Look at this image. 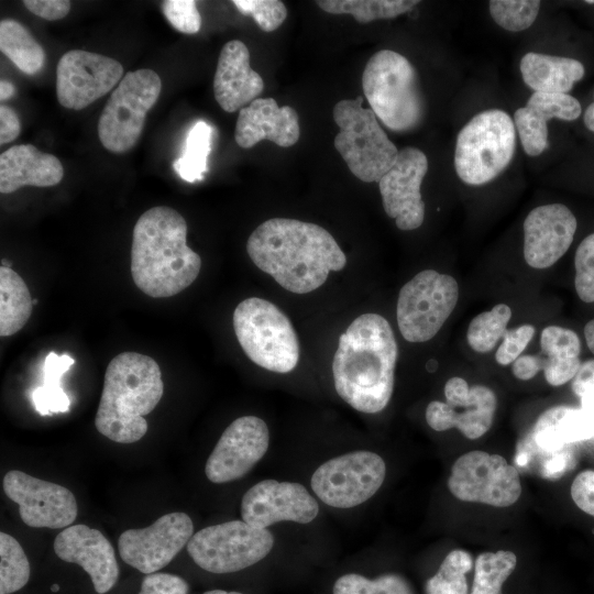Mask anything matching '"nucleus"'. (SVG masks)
<instances>
[{"label": "nucleus", "instance_id": "obj_50", "mask_svg": "<svg viewBox=\"0 0 594 594\" xmlns=\"http://www.w3.org/2000/svg\"><path fill=\"white\" fill-rule=\"evenodd\" d=\"M21 132V123L16 112L7 105L0 106V144L14 141Z\"/></svg>", "mask_w": 594, "mask_h": 594}, {"label": "nucleus", "instance_id": "obj_54", "mask_svg": "<svg viewBox=\"0 0 594 594\" xmlns=\"http://www.w3.org/2000/svg\"><path fill=\"white\" fill-rule=\"evenodd\" d=\"M14 92H15V88L13 84L3 79L0 81V100L1 101L10 99L11 97H13Z\"/></svg>", "mask_w": 594, "mask_h": 594}, {"label": "nucleus", "instance_id": "obj_13", "mask_svg": "<svg viewBox=\"0 0 594 594\" xmlns=\"http://www.w3.org/2000/svg\"><path fill=\"white\" fill-rule=\"evenodd\" d=\"M448 486L460 501L495 507H508L521 494L517 469L499 454L477 450L457 459Z\"/></svg>", "mask_w": 594, "mask_h": 594}, {"label": "nucleus", "instance_id": "obj_7", "mask_svg": "<svg viewBox=\"0 0 594 594\" xmlns=\"http://www.w3.org/2000/svg\"><path fill=\"white\" fill-rule=\"evenodd\" d=\"M363 97L344 99L333 107L339 132L333 144L351 173L362 182L380 179L395 164L399 151L381 128L372 109L363 108Z\"/></svg>", "mask_w": 594, "mask_h": 594}, {"label": "nucleus", "instance_id": "obj_58", "mask_svg": "<svg viewBox=\"0 0 594 594\" xmlns=\"http://www.w3.org/2000/svg\"><path fill=\"white\" fill-rule=\"evenodd\" d=\"M58 590H59V585H58V584H53V585L51 586V591H52V592H57Z\"/></svg>", "mask_w": 594, "mask_h": 594}, {"label": "nucleus", "instance_id": "obj_24", "mask_svg": "<svg viewBox=\"0 0 594 594\" xmlns=\"http://www.w3.org/2000/svg\"><path fill=\"white\" fill-rule=\"evenodd\" d=\"M263 89L261 75L251 68L246 45L239 40L227 42L219 54L213 77L218 105L226 112L241 110L257 99Z\"/></svg>", "mask_w": 594, "mask_h": 594}, {"label": "nucleus", "instance_id": "obj_48", "mask_svg": "<svg viewBox=\"0 0 594 594\" xmlns=\"http://www.w3.org/2000/svg\"><path fill=\"white\" fill-rule=\"evenodd\" d=\"M571 497L584 513L594 516V471L579 473L571 485Z\"/></svg>", "mask_w": 594, "mask_h": 594}, {"label": "nucleus", "instance_id": "obj_19", "mask_svg": "<svg viewBox=\"0 0 594 594\" xmlns=\"http://www.w3.org/2000/svg\"><path fill=\"white\" fill-rule=\"evenodd\" d=\"M427 170L426 154L407 146L399 151L395 164L378 182L384 210L403 231L415 230L424 222L420 187Z\"/></svg>", "mask_w": 594, "mask_h": 594}, {"label": "nucleus", "instance_id": "obj_8", "mask_svg": "<svg viewBox=\"0 0 594 594\" xmlns=\"http://www.w3.org/2000/svg\"><path fill=\"white\" fill-rule=\"evenodd\" d=\"M516 148V128L503 110L490 109L474 116L459 132L454 168L468 185L496 178L510 163Z\"/></svg>", "mask_w": 594, "mask_h": 594}, {"label": "nucleus", "instance_id": "obj_38", "mask_svg": "<svg viewBox=\"0 0 594 594\" xmlns=\"http://www.w3.org/2000/svg\"><path fill=\"white\" fill-rule=\"evenodd\" d=\"M31 568L19 541L0 534V594H11L21 590L30 580Z\"/></svg>", "mask_w": 594, "mask_h": 594}, {"label": "nucleus", "instance_id": "obj_3", "mask_svg": "<svg viewBox=\"0 0 594 594\" xmlns=\"http://www.w3.org/2000/svg\"><path fill=\"white\" fill-rule=\"evenodd\" d=\"M187 222L175 209L146 210L133 228L131 275L136 287L154 298L170 297L198 277L201 258L186 242Z\"/></svg>", "mask_w": 594, "mask_h": 594}, {"label": "nucleus", "instance_id": "obj_55", "mask_svg": "<svg viewBox=\"0 0 594 594\" xmlns=\"http://www.w3.org/2000/svg\"><path fill=\"white\" fill-rule=\"evenodd\" d=\"M584 337L590 351L594 354V319L585 324Z\"/></svg>", "mask_w": 594, "mask_h": 594}, {"label": "nucleus", "instance_id": "obj_39", "mask_svg": "<svg viewBox=\"0 0 594 594\" xmlns=\"http://www.w3.org/2000/svg\"><path fill=\"white\" fill-rule=\"evenodd\" d=\"M332 594H414L408 582L398 574H384L370 580L358 573L340 576Z\"/></svg>", "mask_w": 594, "mask_h": 594}, {"label": "nucleus", "instance_id": "obj_40", "mask_svg": "<svg viewBox=\"0 0 594 594\" xmlns=\"http://www.w3.org/2000/svg\"><path fill=\"white\" fill-rule=\"evenodd\" d=\"M540 9L538 0H493L490 12L503 29L519 32L528 29L536 20Z\"/></svg>", "mask_w": 594, "mask_h": 594}, {"label": "nucleus", "instance_id": "obj_49", "mask_svg": "<svg viewBox=\"0 0 594 594\" xmlns=\"http://www.w3.org/2000/svg\"><path fill=\"white\" fill-rule=\"evenodd\" d=\"M23 4L33 14L48 21L63 19L70 10L68 0H24Z\"/></svg>", "mask_w": 594, "mask_h": 594}, {"label": "nucleus", "instance_id": "obj_52", "mask_svg": "<svg viewBox=\"0 0 594 594\" xmlns=\"http://www.w3.org/2000/svg\"><path fill=\"white\" fill-rule=\"evenodd\" d=\"M543 370V360L541 355L526 354L520 355L512 366L515 377L521 381H528L535 377Z\"/></svg>", "mask_w": 594, "mask_h": 594}, {"label": "nucleus", "instance_id": "obj_17", "mask_svg": "<svg viewBox=\"0 0 594 594\" xmlns=\"http://www.w3.org/2000/svg\"><path fill=\"white\" fill-rule=\"evenodd\" d=\"M4 494L19 505L22 521L33 528H67L77 517L74 494L57 483L44 481L19 470L3 477Z\"/></svg>", "mask_w": 594, "mask_h": 594}, {"label": "nucleus", "instance_id": "obj_34", "mask_svg": "<svg viewBox=\"0 0 594 594\" xmlns=\"http://www.w3.org/2000/svg\"><path fill=\"white\" fill-rule=\"evenodd\" d=\"M213 130L206 121H197L189 130L183 154L173 162L175 172L186 182L201 180L208 169Z\"/></svg>", "mask_w": 594, "mask_h": 594}, {"label": "nucleus", "instance_id": "obj_4", "mask_svg": "<svg viewBox=\"0 0 594 594\" xmlns=\"http://www.w3.org/2000/svg\"><path fill=\"white\" fill-rule=\"evenodd\" d=\"M164 393L162 372L154 359L122 352L107 366L95 417L99 433L118 443H133L147 431L148 415Z\"/></svg>", "mask_w": 594, "mask_h": 594}, {"label": "nucleus", "instance_id": "obj_10", "mask_svg": "<svg viewBox=\"0 0 594 594\" xmlns=\"http://www.w3.org/2000/svg\"><path fill=\"white\" fill-rule=\"evenodd\" d=\"M274 544L265 528L243 520H230L205 527L193 535L187 552L193 561L211 573H231L246 569L264 559Z\"/></svg>", "mask_w": 594, "mask_h": 594}, {"label": "nucleus", "instance_id": "obj_28", "mask_svg": "<svg viewBox=\"0 0 594 594\" xmlns=\"http://www.w3.org/2000/svg\"><path fill=\"white\" fill-rule=\"evenodd\" d=\"M543 373L552 386L573 380L581 366V341L571 329L559 326L546 327L540 337Z\"/></svg>", "mask_w": 594, "mask_h": 594}, {"label": "nucleus", "instance_id": "obj_18", "mask_svg": "<svg viewBox=\"0 0 594 594\" xmlns=\"http://www.w3.org/2000/svg\"><path fill=\"white\" fill-rule=\"evenodd\" d=\"M268 444L270 431L263 419L243 416L233 420L207 459V479L217 484L241 479L264 457Z\"/></svg>", "mask_w": 594, "mask_h": 594}, {"label": "nucleus", "instance_id": "obj_59", "mask_svg": "<svg viewBox=\"0 0 594 594\" xmlns=\"http://www.w3.org/2000/svg\"><path fill=\"white\" fill-rule=\"evenodd\" d=\"M586 2L587 3H594V0H587Z\"/></svg>", "mask_w": 594, "mask_h": 594}, {"label": "nucleus", "instance_id": "obj_37", "mask_svg": "<svg viewBox=\"0 0 594 594\" xmlns=\"http://www.w3.org/2000/svg\"><path fill=\"white\" fill-rule=\"evenodd\" d=\"M472 566L473 560L468 551H450L437 573L427 581V594H469L466 573Z\"/></svg>", "mask_w": 594, "mask_h": 594}, {"label": "nucleus", "instance_id": "obj_45", "mask_svg": "<svg viewBox=\"0 0 594 594\" xmlns=\"http://www.w3.org/2000/svg\"><path fill=\"white\" fill-rule=\"evenodd\" d=\"M162 12L178 32L195 34L200 30L201 16L194 0H165Z\"/></svg>", "mask_w": 594, "mask_h": 594}, {"label": "nucleus", "instance_id": "obj_25", "mask_svg": "<svg viewBox=\"0 0 594 594\" xmlns=\"http://www.w3.org/2000/svg\"><path fill=\"white\" fill-rule=\"evenodd\" d=\"M61 161L32 144L13 145L0 155V191L11 194L23 186L51 187L61 183Z\"/></svg>", "mask_w": 594, "mask_h": 594}, {"label": "nucleus", "instance_id": "obj_44", "mask_svg": "<svg viewBox=\"0 0 594 594\" xmlns=\"http://www.w3.org/2000/svg\"><path fill=\"white\" fill-rule=\"evenodd\" d=\"M574 267V286L579 298L584 302H594V233L579 244Z\"/></svg>", "mask_w": 594, "mask_h": 594}, {"label": "nucleus", "instance_id": "obj_33", "mask_svg": "<svg viewBox=\"0 0 594 594\" xmlns=\"http://www.w3.org/2000/svg\"><path fill=\"white\" fill-rule=\"evenodd\" d=\"M318 7L331 14H351L359 23L393 19L410 11L417 0H318Z\"/></svg>", "mask_w": 594, "mask_h": 594}, {"label": "nucleus", "instance_id": "obj_26", "mask_svg": "<svg viewBox=\"0 0 594 594\" xmlns=\"http://www.w3.org/2000/svg\"><path fill=\"white\" fill-rule=\"evenodd\" d=\"M536 446L560 450L594 438V428L581 408L554 406L543 411L528 432Z\"/></svg>", "mask_w": 594, "mask_h": 594}, {"label": "nucleus", "instance_id": "obj_46", "mask_svg": "<svg viewBox=\"0 0 594 594\" xmlns=\"http://www.w3.org/2000/svg\"><path fill=\"white\" fill-rule=\"evenodd\" d=\"M535 332V327L528 323L506 330L495 353L497 363L501 365L514 363L530 343Z\"/></svg>", "mask_w": 594, "mask_h": 594}, {"label": "nucleus", "instance_id": "obj_29", "mask_svg": "<svg viewBox=\"0 0 594 594\" xmlns=\"http://www.w3.org/2000/svg\"><path fill=\"white\" fill-rule=\"evenodd\" d=\"M33 299L22 277L10 267H0V336L20 331L31 317Z\"/></svg>", "mask_w": 594, "mask_h": 594}, {"label": "nucleus", "instance_id": "obj_6", "mask_svg": "<svg viewBox=\"0 0 594 594\" xmlns=\"http://www.w3.org/2000/svg\"><path fill=\"white\" fill-rule=\"evenodd\" d=\"M235 337L256 365L275 372H292L299 361V343L288 317L273 302L250 297L233 312Z\"/></svg>", "mask_w": 594, "mask_h": 594}, {"label": "nucleus", "instance_id": "obj_47", "mask_svg": "<svg viewBox=\"0 0 594 594\" xmlns=\"http://www.w3.org/2000/svg\"><path fill=\"white\" fill-rule=\"evenodd\" d=\"M189 585L180 576L155 572L146 574L139 594H188Z\"/></svg>", "mask_w": 594, "mask_h": 594}, {"label": "nucleus", "instance_id": "obj_16", "mask_svg": "<svg viewBox=\"0 0 594 594\" xmlns=\"http://www.w3.org/2000/svg\"><path fill=\"white\" fill-rule=\"evenodd\" d=\"M446 402L433 400L426 408V421L436 431L457 428L469 439L485 435L497 407L495 393L484 385L469 386L454 376L444 385Z\"/></svg>", "mask_w": 594, "mask_h": 594}, {"label": "nucleus", "instance_id": "obj_11", "mask_svg": "<svg viewBox=\"0 0 594 594\" xmlns=\"http://www.w3.org/2000/svg\"><path fill=\"white\" fill-rule=\"evenodd\" d=\"M459 285L454 277L435 270L415 275L400 289L396 307L403 338L419 343L432 339L454 310Z\"/></svg>", "mask_w": 594, "mask_h": 594}, {"label": "nucleus", "instance_id": "obj_51", "mask_svg": "<svg viewBox=\"0 0 594 594\" xmlns=\"http://www.w3.org/2000/svg\"><path fill=\"white\" fill-rule=\"evenodd\" d=\"M572 391L579 398L594 394V360L581 364L572 380Z\"/></svg>", "mask_w": 594, "mask_h": 594}, {"label": "nucleus", "instance_id": "obj_60", "mask_svg": "<svg viewBox=\"0 0 594 594\" xmlns=\"http://www.w3.org/2000/svg\"><path fill=\"white\" fill-rule=\"evenodd\" d=\"M37 304V299H33V305Z\"/></svg>", "mask_w": 594, "mask_h": 594}, {"label": "nucleus", "instance_id": "obj_5", "mask_svg": "<svg viewBox=\"0 0 594 594\" xmlns=\"http://www.w3.org/2000/svg\"><path fill=\"white\" fill-rule=\"evenodd\" d=\"M362 87L371 109L389 130L407 132L422 121L425 102L417 73L402 54L376 52L366 63Z\"/></svg>", "mask_w": 594, "mask_h": 594}, {"label": "nucleus", "instance_id": "obj_21", "mask_svg": "<svg viewBox=\"0 0 594 594\" xmlns=\"http://www.w3.org/2000/svg\"><path fill=\"white\" fill-rule=\"evenodd\" d=\"M578 222L564 205L536 207L524 221V257L526 263L543 270L557 263L569 250Z\"/></svg>", "mask_w": 594, "mask_h": 594}, {"label": "nucleus", "instance_id": "obj_42", "mask_svg": "<svg viewBox=\"0 0 594 594\" xmlns=\"http://www.w3.org/2000/svg\"><path fill=\"white\" fill-rule=\"evenodd\" d=\"M526 107L536 110L547 121L560 119L564 121L576 120L582 111L581 105L569 94L534 92Z\"/></svg>", "mask_w": 594, "mask_h": 594}, {"label": "nucleus", "instance_id": "obj_9", "mask_svg": "<svg viewBox=\"0 0 594 594\" xmlns=\"http://www.w3.org/2000/svg\"><path fill=\"white\" fill-rule=\"evenodd\" d=\"M161 90L162 80L152 69L141 68L124 75L98 121V136L105 148L120 154L136 144Z\"/></svg>", "mask_w": 594, "mask_h": 594}, {"label": "nucleus", "instance_id": "obj_30", "mask_svg": "<svg viewBox=\"0 0 594 594\" xmlns=\"http://www.w3.org/2000/svg\"><path fill=\"white\" fill-rule=\"evenodd\" d=\"M0 51L22 73L34 75L45 62V52L30 31L13 19L0 22Z\"/></svg>", "mask_w": 594, "mask_h": 594}, {"label": "nucleus", "instance_id": "obj_53", "mask_svg": "<svg viewBox=\"0 0 594 594\" xmlns=\"http://www.w3.org/2000/svg\"><path fill=\"white\" fill-rule=\"evenodd\" d=\"M581 409L585 413L594 428V394L586 395L580 398Z\"/></svg>", "mask_w": 594, "mask_h": 594}, {"label": "nucleus", "instance_id": "obj_15", "mask_svg": "<svg viewBox=\"0 0 594 594\" xmlns=\"http://www.w3.org/2000/svg\"><path fill=\"white\" fill-rule=\"evenodd\" d=\"M123 66L116 59L84 51L72 50L56 67V96L61 106L81 110L107 95L121 80Z\"/></svg>", "mask_w": 594, "mask_h": 594}, {"label": "nucleus", "instance_id": "obj_31", "mask_svg": "<svg viewBox=\"0 0 594 594\" xmlns=\"http://www.w3.org/2000/svg\"><path fill=\"white\" fill-rule=\"evenodd\" d=\"M515 464L544 479L557 480L575 466L572 446L560 450H548L535 444L529 433L519 440Z\"/></svg>", "mask_w": 594, "mask_h": 594}, {"label": "nucleus", "instance_id": "obj_56", "mask_svg": "<svg viewBox=\"0 0 594 594\" xmlns=\"http://www.w3.org/2000/svg\"><path fill=\"white\" fill-rule=\"evenodd\" d=\"M584 123L590 131L594 132V102H592L585 110Z\"/></svg>", "mask_w": 594, "mask_h": 594}, {"label": "nucleus", "instance_id": "obj_41", "mask_svg": "<svg viewBox=\"0 0 594 594\" xmlns=\"http://www.w3.org/2000/svg\"><path fill=\"white\" fill-rule=\"evenodd\" d=\"M514 124L527 155L538 156L548 147L547 120L536 110L528 107L517 109Z\"/></svg>", "mask_w": 594, "mask_h": 594}, {"label": "nucleus", "instance_id": "obj_20", "mask_svg": "<svg viewBox=\"0 0 594 594\" xmlns=\"http://www.w3.org/2000/svg\"><path fill=\"white\" fill-rule=\"evenodd\" d=\"M319 513V505L299 483L264 480L242 497L241 517L246 524L265 528L279 521L308 524Z\"/></svg>", "mask_w": 594, "mask_h": 594}, {"label": "nucleus", "instance_id": "obj_36", "mask_svg": "<svg viewBox=\"0 0 594 594\" xmlns=\"http://www.w3.org/2000/svg\"><path fill=\"white\" fill-rule=\"evenodd\" d=\"M510 318L512 309L506 304H497L491 310L479 314L468 327L469 345L479 353L490 352L503 338Z\"/></svg>", "mask_w": 594, "mask_h": 594}, {"label": "nucleus", "instance_id": "obj_35", "mask_svg": "<svg viewBox=\"0 0 594 594\" xmlns=\"http://www.w3.org/2000/svg\"><path fill=\"white\" fill-rule=\"evenodd\" d=\"M517 564L514 552L499 550L483 552L474 562V580L470 594H502L505 581Z\"/></svg>", "mask_w": 594, "mask_h": 594}, {"label": "nucleus", "instance_id": "obj_43", "mask_svg": "<svg viewBox=\"0 0 594 594\" xmlns=\"http://www.w3.org/2000/svg\"><path fill=\"white\" fill-rule=\"evenodd\" d=\"M234 7L254 19L264 32L278 29L287 18V9L279 0H233Z\"/></svg>", "mask_w": 594, "mask_h": 594}, {"label": "nucleus", "instance_id": "obj_2", "mask_svg": "<svg viewBox=\"0 0 594 594\" xmlns=\"http://www.w3.org/2000/svg\"><path fill=\"white\" fill-rule=\"evenodd\" d=\"M398 346L389 322L363 314L340 336L332 361L338 395L355 410L375 414L389 403Z\"/></svg>", "mask_w": 594, "mask_h": 594}, {"label": "nucleus", "instance_id": "obj_57", "mask_svg": "<svg viewBox=\"0 0 594 594\" xmlns=\"http://www.w3.org/2000/svg\"><path fill=\"white\" fill-rule=\"evenodd\" d=\"M204 594H242V593L235 592V591L228 592L224 590H210V591L205 592Z\"/></svg>", "mask_w": 594, "mask_h": 594}, {"label": "nucleus", "instance_id": "obj_27", "mask_svg": "<svg viewBox=\"0 0 594 594\" xmlns=\"http://www.w3.org/2000/svg\"><path fill=\"white\" fill-rule=\"evenodd\" d=\"M519 68L535 92L566 94L584 76L583 64L574 58L534 52L524 55Z\"/></svg>", "mask_w": 594, "mask_h": 594}, {"label": "nucleus", "instance_id": "obj_1", "mask_svg": "<svg viewBox=\"0 0 594 594\" xmlns=\"http://www.w3.org/2000/svg\"><path fill=\"white\" fill-rule=\"evenodd\" d=\"M251 261L283 288L295 294L310 293L341 271L346 256L324 228L289 218H272L249 237Z\"/></svg>", "mask_w": 594, "mask_h": 594}, {"label": "nucleus", "instance_id": "obj_22", "mask_svg": "<svg viewBox=\"0 0 594 594\" xmlns=\"http://www.w3.org/2000/svg\"><path fill=\"white\" fill-rule=\"evenodd\" d=\"M56 556L86 571L98 594L109 592L119 579V565L110 541L103 534L82 524L64 528L54 540Z\"/></svg>", "mask_w": 594, "mask_h": 594}, {"label": "nucleus", "instance_id": "obj_23", "mask_svg": "<svg viewBox=\"0 0 594 594\" xmlns=\"http://www.w3.org/2000/svg\"><path fill=\"white\" fill-rule=\"evenodd\" d=\"M300 135L298 114L289 106L279 107L273 98H257L242 108L235 123L234 139L242 148L263 140L282 147L297 143Z\"/></svg>", "mask_w": 594, "mask_h": 594}, {"label": "nucleus", "instance_id": "obj_32", "mask_svg": "<svg viewBox=\"0 0 594 594\" xmlns=\"http://www.w3.org/2000/svg\"><path fill=\"white\" fill-rule=\"evenodd\" d=\"M74 363L75 360L67 354H47L43 365V384L31 394L33 405L41 416L68 411L70 400L61 386V380Z\"/></svg>", "mask_w": 594, "mask_h": 594}, {"label": "nucleus", "instance_id": "obj_14", "mask_svg": "<svg viewBox=\"0 0 594 594\" xmlns=\"http://www.w3.org/2000/svg\"><path fill=\"white\" fill-rule=\"evenodd\" d=\"M193 535V520L187 514L168 513L148 527L123 531L118 539L119 554L138 571L155 573L172 562Z\"/></svg>", "mask_w": 594, "mask_h": 594}, {"label": "nucleus", "instance_id": "obj_12", "mask_svg": "<svg viewBox=\"0 0 594 594\" xmlns=\"http://www.w3.org/2000/svg\"><path fill=\"white\" fill-rule=\"evenodd\" d=\"M386 474L384 460L376 453L349 452L321 464L311 476V488L324 504L351 508L371 498Z\"/></svg>", "mask_w": 594, "mask_h": 594}]
</instances>
